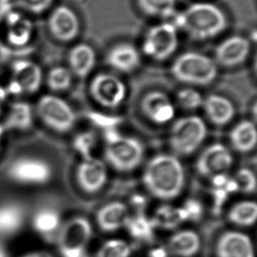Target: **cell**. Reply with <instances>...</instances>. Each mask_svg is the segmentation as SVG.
Listing matches in <instances>:
<instances>
[{"label": "cell", "instance_id": "obj_28", "mask_svg": "<svg viewBox=\"0 0 257 257\" xmlns=\"http://www.w3.org/2000/svg\"><path fill=\"white\" fill-rule=\"evenodd\" d=\"M137 5L143 14L150 17L172 19L177 13V0H137Z\"/></svg>", "mask_w": 257, "mask_h": 257}, {"label": "cell", "instance_id": "obj_40", "mask_svg": "<svg viewBox=\"0 0 257 257\" xmlns=\"http://www.w3.org/2000/svg\"><path fill=\"white\" fill-rule=\"evenodd\" d=\"M150 247L147 251V257H171L165 243H159L154 240L149 244Z\"/></svg>", "mask_w": 257, "mask_h": 257}, {"label": "cell", "instance_id": "obj_6", "mask_svg": "<svg viewBox=\"0 0 257 257\" xmlns=\"http://www.w3.org/2000/svg\"><path fill=\"white\" fill-rule=\"evenodd\" d=\"M105 159L115 170L122 172L138 167L144 157V147L139 140L120 135L117 139L106 143Z\"/></svg>", "mask_w": 257, "mask_h": 257}, {"label": "cell", "instance_id": "obj_8", "mask_svg": "<svg viewBox=\"0 0 257 257\" xmlns=\"http://www.w3.org/2000/svg\"><path fill=\"white\" fill-rule=\"evenodd\" d=\"M37 112L46 125L57 132L65 133L76 123V114L70 104L60 97L47 95L41 98Z\"/></svg>", "mask_w": 257, "mask_h": 257}, {"label": "cell", "instance_id": "obj_41", "mask_svg": "<svg viewBox=\"0 0 257 257\" xmlns=\"http://www.w3.org/2000/svg\"><path fill=\"white\" fill-rule=\"evenodd\" d=\"M11 54H12V50L0 42V63L6 62L10 57Z\"/></svg>", "mask_w": 257, "mask_h": 257}, {"label": "cell", "instance_id": "obj_16", "mask_svg": "<svg viewBox=\"0 0 257 257\" xmlns=\"http://www.w3.org/2000/svg\"><path fill=\"white\" fill-rule=\"evenodd\" d=\"M141 107L150 121L157 125H164L175 117L176 109L167 94L160 90H152L143 97Z\"/></svg>", "mask_w": 257, "mask_h": 257}, {"label": "cell", "instance_id": "obj_3", "mask_svg": "<svg viewBox=\"0 0 257 257\" xmlns=\"http://www.w3.org/2000/svg\"><path fill=\"white\" fill-rule=\"evenodd\" d=\"M171 73L181 83L205 86L215 80L218 67L209 56L200 53L186 52L175 60Z\"/></svg>", "mask_w": 257, "mask_h": 257}, {"label": "cell", "instance_id": "obj_42", "mask_svg": "<svg viewBox=\"0 0 257 257\" xmlns=\"http://www.w3.org/2000/svg\"><path fill=\"white\" fill-rule=\"evenodd\" d=\"M21 257H54L51 253H49L48 251L40 250L34 251L30 252L28 254H26Z\"/></svg>", "mask_w": 257, "mask_h": 257}, {"label": "cell", "instance_id": "obj_13", "mask_svg": "<svg viewBox=\"0 0 257 257\" xmlns=\"http://www.w3.org/2000/svg\"><path fill=\"white\" fill-rule=\"evenodd\" d=\"M107 168L103 161L93 157L84 159L77 170V180L81 189L94 194L103 189L107 181Z\"/></svg>", "mask_w": 257, "mask_h": 257}, {"label": "cell", "instance_id": "obj_10", "mask_svg": "<svg viewBox=\"0 0 257 257\" xmlns=\"http://www.w3.org/2000/svg\"><path fill=\"white\" fill-rule=\"evenodd\" d=\"M214 254L215 257H254V242L240 230H226L216 240Z\"/></svg>", "mask_w": 257, "mask_h": 257}, {"label": "cell", "instance_id": "obj_30", "mask_svg": "<svg viewBox=\"0 0 257 257\" xmlns=\"http://www.w3.org/2000/svg\"><path fill=\"white\" fill-rule=\"evenodd\" d=\"M130 241L122 238H110L98 246L94 257H132Z\"/></svg>", "mask_w": 257, "mask_h": 257}, {"label": "cell", "instance_id": "obj_19", "mask_svg": "<svg viewBox=\"0 0 257 257\" xmlns=\"http://www.w3.org/2000/svg\"><path fill=\"white\" fill-rule=\"evenodd\" d=\"M11 176L25 184H44L49 180L51 172L48 164L36 159H21L12 166Z\"/></svg>", "mask_w": 257, "mask_h": 257}, {"label": "cell", "instance_id": "obj_32", "mask_svg": "<svg viewBox=\"0 0 257 257\" xmlns=\"http://www.w3.org/2000/svg\"><path fill=\"white\" fill-rule=\"evenodd\" d=\"M72 82V73L64 67H56L50 70L48 77V84L50 89L62 91L70 88Z\"/></svg>", "mask_w": 257, "mask_h": 257}, {"label": "cell", "instance_id": "obj_35", "mask_svg": "<svg viewBox=\"0 0 257 257\" xmlns=\"http://www.w3.org/2000/svg\"><path fill=\"white\" fill-rule=\"evenodd\" d=\"M97 139L95 134L92 132L81 133L74 139V149L77 150L84 159L92 157L91 152L96 146Z\"/></svg>", "mask_w": 257, "mask_h": 257}, {"label": "cell", "instance_id": "obj_39", "mask_svg": "<svg viewBox=\"0 0 257 257\" xmlns=\"http://www.w3.org/2000/svg\"><path fill=\"white\" fill-rule=\"evenodd\" d=\"M54 0H21V3L27 10L33 14H42L51 7Z\"/></svg>", "mask_w": 257, "mask_h": 257}, {"label": "cell", "instance_id": "obj_33", "mask_svg": "<svg viewBox=\"0 0 257 257\" xmlns=\"http://www.w3.org/2000/svg\"><path fill=\"white\" fill-rule=\"evenodd\" d=\"M177 101L181 107L188 111H194L201 107L204 98L198 90L191 87H186L178 90Z\"/></svg>", "mask_w": 257, "mask_h": 257}, {"label": "cell", "instance_id": "obj_25", "mask_svg": "<svg viewBox=\"0 0 257 257\" xmlns=\"http://www.w3.org/2000/svg\"><path fill=\"white\" fill-rule=\"evenodd\" d=\"M156 230L174 232L179 229L184 221L180 206L171 205H161L150 217Z\"/></svg>", "mask_w": 257, "mask_h": 257}, {"label": "cell", "instance_id": "obj_15", "mask_svg": "<svg viewBox=\"0 0 257 257\" xmlns=\"http://www.w3.org/2000/svg\"><path fill=\"white\" fill-rule=\"evenodd\" d=\"M132 213L125 203L111 201L101 206L96 213V225L101 232L114 233L125 228Z\"/></svg>", "mask_w": 257, "mask_h": 257}, {"label": "cell", "instance_id": "obj_11", "mask_svg": "<svg viewBox=\"0 0 257 257\" xmlns=\"http://www.w3.org/2000/svg\"><path fill=\"white\" fill-rule=\"evenodd\" d=\"M233 163V156L230 150L221 143H214L202 152L196 168L202 176L212 178L217 175L226 173Z\"/></svg>", "mask_w": 257, "mask_h": 257}, {"label": "cell", "instance_id": "obj_38", "mask_svg": "<svg viewBox=\"0 0 257 257\" xmlns=\"http://www.w3.org/2000/svg\"><path fill=\"white\" fill-rule=\"evenodd\" d=\"M89 118L95 125L104 129L115 128V126L121 121V118L118 117L101 114L97 112H91L89 115Z\"/></svg>", "mask_w": 257, "mask_h": 257}, {"label": "cell", "instance_id": "obj_27", "mask_svg": "<svg viewBox=\"0 0 257 257\" xmlns=\"http://www.w3.org/2000/svg\"><path fill=\"white\" fill-rule=\"evenodd\" d=\"M24 213L21 207L14 204L0 206V234H11L21 228Z\"/></svg>", "mask_w": 257, "mask_h": 257}, {"label": "cell", "instance_id": "obj_21", "mask_svg": "<svg viewBox=\"0 0 257 257\" xmlns=\"http://www.w3.org/2000/svg\"><path fill=\"white\" fill-rule=\"evenodd\" d=\"M202 106L207 118L216 125H227L235 115L233 103L228 98L218 94L205 97Z\"/></svg>", "mask_w": 257, "mask_h": 257}, {"label": "cell", "instance_id": "obj_17", "mask_svg": "<svg viewBox=\"0 0 257 257\" xmlns=\"http://www.w3.org/2000/svg\"><path fill=\"white\" fill-rule=\"evenodd\" d=\"M14 79L7 92L20 94L33 93L38 90L42 84L41 68L27 60H21L14 63Z\"/></svg>", "mask_w": 257, "mask_h": 257}, {"label": "cell", "instance_id": "obj_12", "mask_svg": "<svg viewBox=\"0 0 257 257\" xmlns=\"http://www.w3.org/2000/svg\"><path fill=\"white\" fill-rule=\"evenodd\" d=\"M48 26L51 35L60 42L73 41L80 31V21L77 14L66 6H59L52 11Z\"/></svg>", "mask_w": 257, "mask_h": 257}, {"label": "cell", "instance_id": "obj_9", "mask_svg": "<svg viewBox=\"0 0 257 257\" xmlns=\"http://www.w3.org/2000/svg\"><path fill=\"white\" fill-rule=\"evenodd\" d=\"M90 93L101 106L115 109L125 101L126 87L124 82L113 74L99 73L90 82Z\"/></svg>", "mask_w": 257, "mask_h": 257}, {"label": "cell", "instance_id": "obj_4", "mask_svg": "<svg viewBox=\"0 0 257 257\" xmlns=\"http://www.w3.org/2000/svg\"><path fill=\"white\" fill-rule=\"evenodd\" d=\"M93 225L83 216L67 220L57 232V247L63 257H84L93 237Z\"/></svg>", "mask_w": 257, "mask_h": 257}, {"label": "cell", "instance_id": "obj_20", "mask_svg": "<svg viewBox=\"0 0 257 257\" xmlns=\"http://www.w3.org/2000/svg\"><path fill=\"white\" fill-rule=\"evenodd\" d=\"M105 62L108 66L116 71L130 73L139 67L141 56L135 46L129 43H120L109 50Z\"/></svg>", "mask_w": 257, "mask_h": 257}, {"label": "cell", "instance_id": "obj_1", "mask_svg": "<svg viewBox=\"0 0 257 257\" xmlns=\"http://www.w3.org/2000/svg\"><path fill=\"white\" fill-rule=\"evenodd\" d=\"M172 24L190 37L205 41L220 35L227 27V18L219 7L207 2L190 5L172 17Z\"/></svg>", "mask_w": 257, "mask_h": 257}, {"label": "cell", "instance_id": "obj_45", "mask_svg": "<svg viewBox=\"0 0 257 257\" xmlns=\"http://www.w3.org/2000/svg\"><path fill=\"white\" fill-rule=\"evenodd\" d=\"M4 127L3 125H0V136L3 134Z\"/></svg>", "mask_w": 257, "mask_h": 257}, {"label": "cell", "instance_id": "obj_44", "mask_svg": "<svg viewBox=\"0 0 257 257\" xmlns=\"http://www.w3.org/2000/svg\"><path fill=\"white\" fill-rule=\"evenodd\" d=\"M0 257H7L6 253H5V251H4L3 248L1 247H0Z\"/></svg>", "mask_w": 257, "mask_h": 257}, {"label": "cell", "instance_id": "obj_26", "mask_svg": "<svg viewBox=\"0 0 257 257\" xmlns=\"http://www.w3.org/2000/svg\"><path fill=\"white\" fill-rule=\"evenodd\" d=\"M227 221L238 228L254 226L257 219L256 203L252 200H242L230 207L226 214Z\"/></svg>", "mask_w": 257, "mask_h": 257}, {"label": "cell", "instance_id": "obj_22", "mask_svg": "<svg viewBox=\"0 0 257 257\" xmlns=\"http://www.w3.org/2000/svg\"><path fill=\"white\" fill-rule=\"evenodd\" d=\"M124 229L126 231L131 241L139 244L153 242L157 231L150 217L144 213L131 215Z\"/></svg>", "mask_w": 257, "mask_h": 257}, {"label": "cell", "instance_id": "obj_18", "mask_svg": "<svg viewBox=\"0 0 257 257\" xmlns=\"http://www.w3.org/2000/svg\"><path fill=\"white\" fill-rule=\"evenodd\" d=\"M165 244L171 257H196L202 249V238L194 229L179 228L171 233Z\"/></svg>", "mask_w": 257, "mask_h": 257}, {"label": "cell", "instance_id": "obj_23", "mask_svg": "<svg viewBox=\"0 0 257 257\" xmlns=\"http://www.w3.org/2000/svg\"><path fill=\"white\" fill-rule=\"evenodd\" d=\"M71 73L80 78L86 77L92 71L96 63L94 49L87 44H78L69 54Z\"/></svg>", "mask_w": 257, "mask_h": 257}, {"label": "cell", "instance_id": "obj_2", "mask_svg": "<svg viewBox=\"0 0 257 257\" xmlns=\"http://www.w3.org/2000/svg\"><path fill=\"white\" fill-rule=\"evenodd\" d=\"M143 183L155 198L171 200L182 193L185 183L183 165L177 157L158 155L147 164Z\"/></svg>", "mask_w": 257, "mask_h": 257}, {"label": "cell", "instance_id": "obj_37", "mask_svg": "<svg viewBox=\"0 0 257 257\" xmlns=\"http://www.w3.org/2000/svg\"><path fill=\"white\" fill-rule=\"evenodd\" d=\"M238 191L246 194L254 193L256 190V178L254 172L248 169H240L233 177Z\"/></svg>", "mask_w": 257, "mask_h": 257}, {"label": "cell", "instance_id": "obj_31", "mask_svg": "<svg viewBox=\"0 0 257 257\" xmlns=\"http://www.w3.org/2000/svg\"><path fill=\"white\" fill-rule=\"evenodd\" d=\"M35 229L41 233H49L58 232L61 226L60 216L56 211L50 209L42 210L35 215L34 220Z\"/></svg>", "mask_w": 257, "mask_h": 257}, {"label": "cell", "instance_id": "obj_29", "mask_svg": "<svg viewBox=\"0 0 257 257\" xmlns=\"http://www.w3.org/2000/svg\"><path fill=\"white\" fill-rule=\"evenodd\" d=\"M32 111L29 104L18 102L12 105L10 113L3 125L4 128L25 130L31 126Z\"/></svg>", "mask_w": 257, "mask_h": 257}, {"label": "cell", "instance_id": "obj_5", "mask_svg": "<svg viewBox=\"0 0 257 257\" xmlns=\"http://www.w3.org/2000/svg\"><path fill=\"white\" fill-rule=\"evenodd\" d=\"M206 134V125L200 117L190 115L178 118L170 133L171 149L178 156H190L201 146Z\"/></svg>", "mask_w": 257, "mask_h": 257}, {"label": "cell", "instance_id": "obj_36", "mask_svg": "<svg viewBox=\"0 0 257 257\" xmlns=\"http://www.w3.org/2000/svg\"><path fill=\"white\" fill-rule=\"evenodd\" d=\"M180 208L185 222H198L201 220L205 213L204 205H202L201 202L195 198L186 200L180 206Z\"/></svg>", "mask_w": 257, "mask_h": 257}, {"label": "cell", "instance_id": "obj_14", "mask_svg": "<svg viewBox=\"0 0 257 257\" xmlns=\"http://www.w3.org/2000/svg\"><path fill=\"white\" fill-rule=\"evenodd\" d=\"M250 51V43L240 35H233L220 42L215 49L216 64L226 68L238 66L244 63Z\"/></svg>", "mask_w": 257, "mask_h": 257}, {"label": "cell", "instance_id": "obj_43", "mask_svg": "<svg viewBox=\"0 0 257 257\" xmlns=\"http://www.w3.org/2000/svg\"><path fill=\"white\" fill-rule=\"evenodd\" d=\"M7 90H5L3 87L0 86V111H1V106L3 104L4 101L6 100L7 97Z\"/></svg>", "mask_w": 257, "mask_h": 257}, {"label": "cell", "instance_id": "obj_34", "mask_svg": "<svg viewBox=\"0 0 257 257\" xmlns=\"http://www.w3.org/2000/svg\"><path fill=\"white\" fill-rule=\"evenodd\" d=\"M31 34V26L26 21H15L11 23L8 40L14 46H23L28 42Z\"/></svg>", "mask_w": 257, "mask_h": 257}, {"label": "cell", "instance_id": "obj_24", "mask_svg": "<svg viewBox=\"0 0 257 257\" xmlns=\"http://www.w3.org/2000/svg\"><path fill=\"white\" fill-rule=\"evenodd\" d=\"M257 133L254 122L240 121L230 132V143L240 153H248L256 145Z\"/></svg>", "mask_w": 257, "mask_h": 257}, {"label": "cell", "instance_id": "obj_7", "mask_svg": "<svg viewBox=\"0 0 257 257\" xmlns=\"http://www.w3.org/2000/svg\"><path fill=\"white\" fill-rule=\"evenodd\" d=\"M177 47V29L169 21L150 28L143 43V52L157 61L168 59L176 52Z\"/></svg>", "mask_w": 257, "mask_h": 257}]
</instances>
